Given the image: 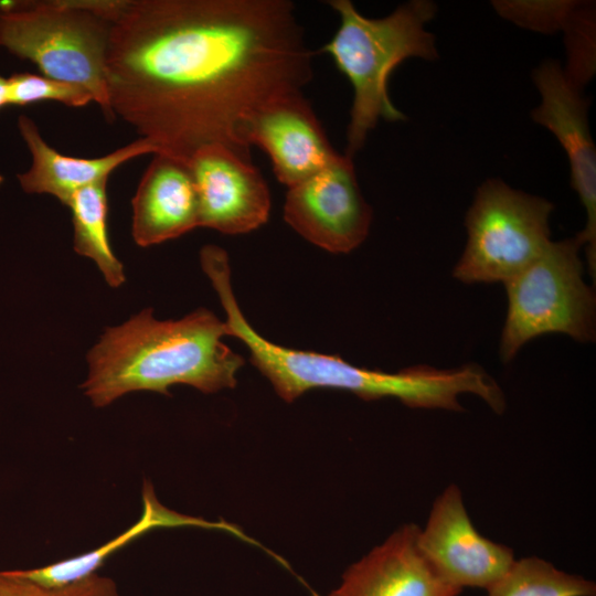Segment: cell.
Masks as SVG:
<instances>
[{
  "label": "cell",
  "mask_w": 596,
  "mask_h": 596,
  "mask_svg": "<svg viewBox=\"0 0 596 596\" xmlns=\"http://www.w3.org/2000/svg\"><path fill=\"white\" fill-rule=\"evenodd\" d=\"M311 52L287 0H128L107 54L114 116L188 161L222 145L251 159L249 119L300 94Z\"/></svg>",
  "instance_id": "6da1fadb"
},
{
  "label": "cell",
  "mask_w": 596,
  "mask_h": 596,
  "mask_svg": "<svg viewBox=\"0 0 596 596\" xmlns=\"http://www.w3.org/2000/svg\"><path fill=\"white\" fill-rule=\"evenodd\" d=\"M224 336L225 321L205 308L164 321L145 309L106 329L87 355L89 373L82 387L97 407L132 391L170 395L175 384L203 393L233 389L244 359L222 341Z\"/></svg>",
  "instance_id": "7a4b0ae2"
},
{
  "label": "cell",
  "mask_w": 596,
  "mask_h": 596,
  "mask_svg": "<svg viewBox=\"0 0 596 596\" xmlns=\"http://www.w3.org/2000/svg\"><path fill=\"white\" fill-rule=\"evenodd\" d=\"M219 299L225 311L228 336L246 345L252 364L288 403L312 389H336L365 401L394 397L413 408L455 412L462 411L458 397L469 393L485 401L497 414L505 408L501 387L477 364L455 369L417 365L398 372L356 366L338 355L276 344L249 324L233 290H223Z\"/></svg>",
  "instance_id": "3957f363"
},
{
  "label": "cell",
  "mask_w": 596,
  "mask_h": 596,
  "mask_svg": "<svg viewBox=\"0 0 596 596\" xmlns=\"http://www.w3.org/2000/svg\"><path fill=\"white\" fill-rule=\"evenodd\" d=\"M328 3L338 12L340 25L319 52L331 55L353 87L345 152L352 158L380 119L405 120L389 96V78L406 58L437 57L435 38L425 28L434 18L436 6L427 0H413L384 18L370 19L350 0Z\"/></svg>",
  "instance_id": "277c9868"
},
{
  "label": "cell",
  "mask_w": 596,
  "mask_h": 596,
  "mask_svg": "<svg viewBox=\"0 0 596 596\" xmlns=\"http://www.w3.org/2000/svg\"><path fill=\"white\" fill-rule=\"evenodd\" d=\"M128 0L0 1V45L46 77L86 88L106 119L107 54Z\"/></svg>",
  "instance_id": "5b68a950"
},
{
  "label": "cell",
  "mask_w": 596,
  "mask_h": 596,
  "mask_svg": "<svg viewBox=\"0 0 596 596\" xmlns=\"http://www.w3.org/2000/svg\"><path fill=\"white\" fill-rule=\"evenodd\" d=\"M582 244L575 236L550 242L544 251L504 283L508 311L500 356L511 361L530 340L567 334L578 342L595 339V294L583 278Z\"/></svg>",
  "instance_id": "8992f818"
},
{
  "label": "cell",
  "mask_w": 596,
  "mask_h": 596,
  "mask_svg": "<svg viewBox=\"0 0 596 596\" xmlns=\"http://www.w3.org/2000/svg\"><path fill=\"white\" fill-rule=\"evenodd\" d=\"M552 210L543 198L501 180L485 181L467 212V244L454 277L467 284L507 283L551 242Z\"/></svg>",
  "instance_id": "52a82bcc"
},
{
  "label": "cell",
  "mask_w": 596,
  "mask_h": 596,
  "mask_svg": "<svg viewBox=\"0 0 596 596\" xmlns=\"http://www.w3.org/2000/svg\"><path fill=\"white\" fill-rule=\"evenodd\" d=\"M284 219L305 240L330 253L345 254L361 245L372 210L359 188L352 158L339 153L288 188Z\"/></svg>",
  "instance_id": "ba28073f"
},
{
  "label": "cell",
  "mask_w": 596,
  "mask_h": 596,
  "mask_svg": "<svg viewBox=\"0 0 596 596\" xmlns=\"http://www.w3.org/2000/svg\"><path fill=\"white\" fill-rule=\"evenodd\" d=\"M417 544L435 573L460 590L490 588L515 560L512 549L477 531L456 485L435 499Z\"/></svg>",
  "instance_id": "9c48e42d"
},
{
  "label": "cell",
  "mask_w": 596,
  "mask_h": 596,
  "mask_svg": "<svg viewBox=\"0 0 596 596\" xmlns=\"http://www.w3.org/2000/svg\"><path fill=\"white\" fill-rule=\"evenodd\" d=\"M541 104L533 109V120L553 132L564 148L572 185L586 211V226L576 235L585 246L587 266L596 273V150L587 120V102L556 61H545L533 73Z\"/></svg>",
  "instance_id": "30bf717a"
},
{
  "label": "cell",
  "mask_w": 596,
  "mask_h": 596,
  "mask_svg": "<svg viewBox=\"0 0 596 596\" xmlns=\"http://www.w3.org/2000/svg\"><path fill=\"white\" fill-rule=\"evenodd\" d=\"M199 202V226L238 235L264 225L268 185L252 159L222 145L199 148L188 160Z\"/></svg>",
  "instance_id": "8fae6325"
},
{
  "label": "cell",
  "mask_w": 596,
  "mask_h": 596,
  "mask_svg": "<svg viewBox=\"0 0 596 596\" xmlns=\"http://www.w3.org/2000/svg\"><path fill=\"white\" fill-rule=\"evenodd\" d=\"M245 141L269 157L278 181L288 188L329 164L339 153L302 93L275 100L245 127Z\"/></svg>",
  "instance_id": "7c38bea8"
},
{
  "label": "cell",
  "mask_w": 596,
  "mask_h": 596,
  "mask_svg": "<svg viewBox=\"0 0 596 596\" xmlns=\"http://www.w3.org/2000/svg\"><path fill=\"white\" fill-rule=\"evenodd\" d=\"M419 526L395 530L343 573L329 596H458L425 560L417 544Z\"/></svg>",
  "instance_id": "4fadbf2b"
},
{
  "label": "cell",
  "mask_w": 596,
  "mask_h": 596,
  "mask_svg": "<svg viewBox=\"0 0 596 596\" xmlns=\"http://www.w3.org/2000/svg\"><path fill=\"white\" fill-rule=\"evenodd\" d=\"M132 237L148 247L199 226L198 193L188 161L156 153L132 198Z\"/></svg>",
  "instance_id": "5bb4252c"
},
{
  "label": "cell",
  "mask_w": 596,
  "mask_h": 596,
  "mask_svg": "<svg viewBox=\"0 0 596 596\" xmlns=\"http://www.w3.org/2000/svg\"><path fill=\"white\" fill-rule=\"evenodd\" d=\"M18 127L32 156L31 168L18 174L21 188L28 193L51 194L64 205L79 189L108 181L111 172L125 162L147 153H160L152 141L140 137L103 157H70L47 145L30 117L19 116Z\"/></svg>",
  "instance_id": "9a60e30c"
},
{
  "label": "cell",
  "mask_w": 596,
  "mask_h": 596,
  "mask_svg": "<svg viewBox=\"0 0 596 596\" xmlns=\"http://www.w3.org/2000/svg\"><path fill=\"white\" fill-rule=\"evenodd\" d=\"M202 526L225 530L242 535L234 525L207 522L200 518L177 513L163 507L155 496L153 487L145 481L142 487V514L138 522L124 533L84 554L66 558L43 567L11 571L14 575L50 588L64 587L96 574L105 561L132 540L156 528Z\"/></svg>",
  "instance_id": "2e32d148"
},
{
  "label": "cell",
  "mask_w": 596,
  "mask_h": 596,
  "mask_svg": "<svg viewBox=\"0 0 596 596\" xmlns=\"http://www.w3.org/2000/svg\"><path fill=\"white\" fill-rule=\"evenodd\" d=\"M107 181L76 191L67 206L72 211L74 249L93 259L114 288L125 281L123 264L115 256L107 233Z\"/></svg>",
  "instance_id": "e0dca14e"
},
{
  "label": "cell",
  "mask_w": 596,
  "mask_h": 596,
  "mask_svg": "<svg viewBox=\"0 0 596 596\" xmlns=\"http://www.w3.org/2000/svg\"><path fill=\"white\" fill-rule=\"evenodd\" d=\"M488 596H595L596 584L536 556L514 560Z\"/></svg>",
  "instance_id": "ac0fdd59"
},
{
  "label": "cell",
  "mask_w": 596,
  "mask_h": 596,
  "mask_svg": "<svg viewBox=\"0 0 596 596\" xmlns=\"http://www.w3.org/2000/svg\"><path fill=\"white\" fill-rule=\"evenodd\" d=\"M8 105L24 106L53 100L72 107L94 102L84 87L31 73H15L7 78Z\"/></svg>",
  "instance_id": "d6986e66"
},
{
  "label": "cell",
  "mask_w": 596,
  "mask_h": 596,
  "mask_svg": "<svg viewBox=\"0 0 596 596\" xmlns=\"http://www.w3.org/2000/svg\"><path fill=\"white\" fill-rule=\"evenodd\" d=\"M581 6L576 1L493 2V7L502 17L521 26L546 33L567 31Z\"/></svg>",
  "instance_id": "ffe728a7"
},
{
  "label": "cell",
  "mask_w": 596,
  "mask_h": 596,
  "mask_svg": "<svg viewBox=\"0 0 596 596\" xmlns=\"http://www.w3.org/2000/svg\"><path fill=\"white\" fill-rule=\"evenodd\" d=\"M0 596H119V593L111 578L98 574L64 587L50 588L4 571L0 572Z\"/></svg>",
  "instance_id": "44dd1931"
},
{
  "label": "cell",
  "mask_w": 596,
  "mask_h": 596,
  "mask_svg": "<svg viewBox=\"0 0 596 596\" xmlns=\"http://www.w3.org/2000/svg\"><path fill=\"white\" fill-rule=\"evenodd\" d=\"M8 105L7 99V78L0 76V108Z\"/></svg>",
  "instance_id": "7402d4cb"
},
{
  "label": "cell",
  "mask_w": 596,
  "mask_h": 596,
  "mask_svg": "<svg viewBox=\"0 0 596 596\" xmlns=\"http://www.w3.org/2000/svg\"><path fill=\"white\" fill-rule=\"evenodd\" d=\"M2 180H3V179H2V175L0 174V183L2 182Z\"/></svg>",
  "instance_id": "603a6c76"
}]
</instances>
